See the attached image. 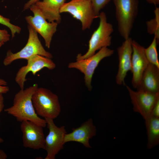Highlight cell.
<instances>
[{"label":"cell","mask_w":159,"mask_h":159,"mask_svg":"<svg viewBox=\"0 0 159 159\" xmlns=\"http://www.w3.org/2000/svg\"><path fill=\"white\" fill-rule=\"evenodd\" d=\"M4 44L3 42H0V48Z\"/></svg>","instance_id":"30"},{"label":"cell","mask_w":159,"mask_h":159,"mask_svg":"<svg viewBox=\"0 0 159 159\" xmlns=\"http://www.w3.org/2000/svg\"><path fill=\"white\" fill-rule=\"evenodd\" d=\"M94 11L99 17L100 11L112 0H90Z\"/></svg>","instance_id":"22"},{"label":"cell","mask_w":159,"mask_h":159,"mask_svg":"<svg viewBox=\"0 0 159 159\" xmlns=\"http://www.w3.org/2000/svg\"><path fill=\"white\" fill-rule=\"evenodd\" d=\"M132 40L130 37L125 39L122 44L117 49L119 66L116 82L118 85H125V79L127 73L129 71H131Z\"/></svg>","instance_id":"13"},{"label":"cell","mask_w":159,"mask_h":159,"mask_svg":"<svg viewBox=\"0 0 159 159\" xmlns=\"http://www.w3.org/2000/svg\"><path fill=\"white\" fill-rule=\"evenodd\" d=\"M158 43L156 37L154 36L150 45L147 48H145L146 57L149 63L159 68V61L157 49V45Z\"/></svg>","instance_id":"19"},{"label":"cell","mask_w":159,"mask_h":159,"mask_svg":"<svg viewBox=\"0 0 159 159\" xmlns=\"http://www.w3.org/2000/svg\"><path fill=\"white\" fill-rule=\"evenodd\" d=\"M10 35L6 29H0V42L5 43L10 40Z\"/></svg>","instance_id":"23"},{"label":"cell","mask_w":159,"mask_h":159,"mask_svg":"<svg viewBox=\"0 0 159 159\" xmlns=\"http://www.w3.org/2000/svg\"><path fill=\"white\" fill-rule=\"evenodd\" d=\"M114 53V50L108 47H103L87 58L69 63L68 67L69 68L77 69L84 74L85 85L88 90L91 91L92 88V79L96 68L103 59L112 56Z\"/></svg>","instance_id":"7"},{"label":"cell","mask_w":159,"mask_h":159,"mask_svg":"<svg viewBox=\"0 0 159 159\" xmlns=\"http://www.w3.org/2000/svg\"><path fill=\"white\" fill-rule=\"evenodd\" d=\"M155 17L153 19L146 22L148 32L151 35L153 34L159 42V8L156 7L154 10Z\"/></svg>","instance_id":"20"},{"label":"cell","mask_w":159,"mask_h":159,"mask_svg":"<svg viewBox=\"0 0 159 159\" xmlns=\"http://www.w3.org/2000/svg\"><path fill=\"white\" fill-rule=\"evenodd\" d=\"M152 93L159 92V68L149 63L136 89Z\"/></svg>","instance_id":"16"},{"label":"cell","mask_w":159,"mask_h":159,"mask_svg":"<svg viewBox=\"0 0 159 159\" xmlns=\"http://www.w3.org/2000/svg\"><path fill=\"white\" fill-rule=\"evenodd\" d=\"M145 125L148 138L147 147L150 149L159 144V118L151 117Z\"/></svg>","instance_id":"18"},{"label":"cell","mask_w":159,"mask_h":159,"mask_svg":"<svg viewBox=\"0 0 159 159\" xmlns=\"http://www.w3.org/2000/svg\"><path fill=\"white\" fill-rule=\"evenodd\" d=\"M97 133L96 127L90 118L83 123L80 127L73 128L72 131L66 133L64 138L65 143L69 142H76L82 144L85 147L91 148L90 140L95 136Z\"/></svg>","instance_id":"15"},{"label":"cell","mask_w":159,"mask_h":159,"mask_svg":"<svg viewBox=\"0 0 159 159\" xmlns=\"http://www.w3.org/2000/svg\"><path fill=\"white\" fill-rule=\"evenodd\" d=\"M43 128L29 121H22L20 128L24 146L34 150L44 149L45 137Z\"/></svg>","instance_id":"12"},{"label":"cell","mask_w":159,"mask_h":159,"mask_svg":"<svg viewBox=\"0 0 159 159\" xmlns=\"http://www.w3.org/2000/svg\"><path fill=\"white\" fill-rule=\"evenodd\" d=\"M133 105V111L139 113L146 124L151 117L152 110L159 99V92L152 93L141 90L134 91L126 85Z\"/></svg>","instance_id":"8"},{"label":"cell","mask_w":159,"mask_h":159,"mask_svg":"<svg viewBox=\"0 0 159 159\" xmlns=\"http://www.w3.org/2000/svg\"><path fill=\"white\" fill-rule=\"evenodd\" d=\"M29 8L33 13L34 16H26V20L29 25L43 37L46 47L49 48L52 37L57 31L58 24L56 22H47L35 4L32 5Z\"/></svg>","instance_id":"9"},{"label":"cell","mask_w":159,"mask_h":159,"mask_svg":"<svg viewBox=\"0 0 159 159\" xmlns=\"http://www.w3.org/2000/svg\"><path fill=\"white\" fill-rule=\"evenodd\" d=\"M149 4H153L155 5L159 4V0H146Z\"/></svg>","instance_id":"29"},{"label":"cell","mask_w":159,"mask_h":159,"mask_svg":"<svg viewBox=\"0 0 159 159\" xmlns=\"http://www.w3.org/2000/svg\"><path fill=\"white\" fill-rule=\"evenodd\" d=\"M28 28L29 32V38L25 46L20 51L12 53L8 50L3 61L4 66L10 64L14 61L20 59L27 60L35 55H39L50 58L53 57L52 54L46 51L40 41L36 31L30 25Z\"/></svg>","instance_id":"5"},{"label":"cell","mask_w":159,"mask_h":159,"mask_svg":"<svg viewBox=\"0 0 159 159\" xmlns=\"http://www.w3.org/2000/svg\"><path fill=\"white\" fill-rule=\"evenodd\" d=\"M60 12V13H68L79 20L83 30L89 29L93 20L99 17L94 11L90 0H71L64 4Z\"/></svg>","instance_id":"6"},{"label":"cell","mask_w":159,"mask_h":159,"mask_svg":"<svg viewBox=\"0 0 159 159\" xmlns=\"http://www.w3.org/2000/svg\"><path fill=\"white\" fill-rule=\"evenodd\" d=\"M44 119L49 130V133L45 138L44 149L47 153L45 159H54L56 155L63 149L64 137L67 132L64 126H57L53 119Z\"/></svg>","instance_id":"10"},{"label":"cell","mask_w":159,"mask_h":159,"mask_svg":"<svg viewBox=\"0 0 159 159\" xmlns=\"http://www.w3.org/2000/svg\"><path fill=\"white\" fill-rule=\"evenodd\" d=\"M27 60V64L19 69L15 77V81L21 89H24V83L27 80L26 76L29 72H31L35 75L44 68L52 70L56 67L51 58L39 55H33Z\"/></svg>","instance_id":"11"},{"label":"cell","mask_w":159,"mask_h":159,"mask_svg":"<svg viewBox=\"0 0 159 159\" xmlns=\"http://www.w3.org/2000/svg\"><path fill=\"white\" fill-rule=\"evenodd\" d=\"M131 71L132 74V84L134 88L138 87L142 75L149 64L145 53V48L133 40Z\"/></svg>","instance_id":"14"},{"label":"cell","mask_w":159,"mask_h":159,"mask_svg":"<svg viewBox=\"0 0 159 159\" xmlns=\"http://www.w3.org/2000/svg\"><path fill=\"white\" fill-rule=\"evenodd\" d=\"M151 117L159 118V99H158L153 107Z\"/></svg>","instance_id":"25"},{"label":"cell","mask_w":159,"mask_h":159,"mask_svg":"<svg viewBox=\"0 0 159 159\" xmlns=\"http://www.w3.org/2000/svg\"><path fill=\"white\" fill-rule=\"evenodd\" d=\"M0 24L5 25L9 28L10 30L12 35V38L15 37L16 33L19 34L21 31V28L19 26L14 25L10 22V20L0 15Z\"/></svg>","instance_id":"21"},{"label":"cell","mask_w":159,"mask_h":159,"mask_svg":"<svg viewBox=\"0 0 159 159\" xmlns=\"http://www.w3.org/2000/svg\"><path fill=\"white\" fill-rule=\"evenodd\" d=\"M38 87L35 84L25 89H21L15 95L13 105L4 109V111L15 117L18 121L28 120L45 127L46 120L37 114L32 101V96Z\"/></svg>","instance_id":"1"},{"label":"cell","mask_w":159,"mask_h":159,"mask_svg":"<svg viewBox=\"0 0 159 159\" xmlns=\"http://www.w3.org/2000/svg\"><path fill=\"white\" fill-rule=\"evenodd\" d=\"M115 8L118 30L125 39L130 37L138 15V0H112Z\"/></svg>","instance_id":"2"},{"label":"cell","mask_w":159,"mask_h":159,"mask_svg":"<svg viewBox=\"0 0 159 159\" xmlns=\"http://www.w3.org/2000/svg\"><path fill=\"white\" fill-rule=\"evenodd\" d=\"M4 107V98L2 94H0V113L3 110ZM4 142L3 140L0 137V143Z\"/></svg>","instance_id":"26"},{"label":"cell","mask_w":159,"mask_h":159,"mask_svg":"<svg viewBox=\"0 0 159 159\" xmlns=\"http://www.w3.org/2000/svg\"><path fill=\"white\" fill-rule=\"evenodd\" d=\"M65 0H38L35 4L39 8L45 19L49 22H61L60 9Z\"/></svg>","instance_id":"17"},{"label":"cell","mask_w":159,"mask_h":159,"mask_svg":"<svg viewBox=\"0 0 159 159\" xmlns=\"http://www.w3.org/2000/svg\"><path fill=\"white\" fill-rule=\"evenodd\" d=\"M39 0H29L26 3L24 7V10H25L29 9L32 5L35 4Z\"/></svg>","instance_id":"27"},{"label":"cell","mask_w":159,"mask_h":159,"mask_svg":"<svg viewBox=\"0 0 159 159\" xmlns=\"http://www.w3.org/2000/svg\"><path fill=\"white\" fill-rule=\"evenodd\" d=\"M100 22L97 29L94 32L89 42L87 52L84 54H77L76 60L87 58L94 54L96 52L103 47H108L111 44V34L114 29L113 26L107 21L105 13H100Z\"/></svg>","instance_id":"4"},{"label":"cell","mask_w":159,"mask_h":159,"mask_svg":"<svg viewBox=\"0 0 159 159\" xmlns=\"http://www.w3.org/2000/svg\"><path fill=\"white\" fill-rule=\"evenodd\" d=\"M7 158V155L5 152L0 149V159H6Z\"/></svg>","instance_id":"28"},{"label":"cell","mask_w":159,"mask_h":159,"mask_svg":"<svg viewBox=\"0 0 159 159\" xmlns=\"http://www.w3.org/2000/svg\"><path fill=\"white\" fill-rule=\"evenodd\" d=\"M32 101L37 114L44 118L54 119L61 112L58 96L48 89L38 87L32 96Z\"/></svg>","instance_id":"3"},{"label":"cell","mask_w":159,"mask_h":159,"mask_svg":"<svg viewBox=\"0 0 159 159\" xmlns=\"http://www.w3.org/2000/svg\"><path fill=\"white\" fill-rule=\"evenodd\" d=\"M7 82L4 80L0 78V94H5L9 90V87L6 86Z\"/></svg>","instance_id":"24"}]
</instances>
